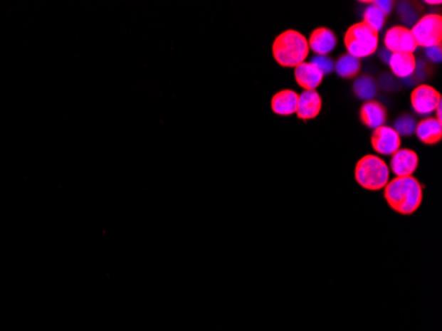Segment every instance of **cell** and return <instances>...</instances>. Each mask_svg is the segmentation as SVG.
<instances>
[{"mask_svg": "<svg viewBox=\"0 0 442 331\" xmlns=\"http://www.w3.org/2000/svg\"><path fill=\"white\" fill-rule=\"evenodd\" d=\"M386 20V14L372 3H371V6H368L367 9L364 10V14H363V23L372 31H375L377 33L384 28Z\"/></svg>", "mask_w": 442, "mask_h": 331, "instance_id": "d6986e66", "label": "cell"}, {"mask_svg": "<svg viewBox=\"0 0 442 331\" xmlns=\"http://www.w3.org/2000/svg\"><path fill=\"white\" fill-rule=\"evenodd\" d=\"M417 167H419L417 154L409 149H400L391 158L389 171H392L397 178H403V177H414Z\"/></svg>", "mask_w": 442, "mask_h": 331, "instance_id": "9c48e42d", "label": "cell"}, {"mask_svg": "<svg viewBox=\"0 0 442 331\" xmlns=\"http://www.w3.org/2000/svg\"><path fill=\"white\" fill-rule=\"evenodd\" d=\"M300 95L292 89H283L272 98V110L278 115H292L297 113Z\"/></svg>", "mask_w": 442, "mask_h": 331, "instance_id": "5bb4252c", "label": "cell"}, {"mask_svg": "<svg viewBox=\"0 0 442 331\" xmlns=\"http://www.w3.org/2000/svg\"><path fill=\"white\" fill-rule=\"evenodd\" d=\"M416 120H414V117H411V115H408V114H404V115H401V117H399L397 120L395 121V132L401 137H409V135H412L414 134V130H416Z\"/></svg>", "mask_w": 442, "mask_h": 331, "instance_id": "ffe728a7", "label": "cell"}, {"mask_svg": "<svg viewBox=\"0 0 442 331\" xmlns=\"http://www.w3.org/2000/svg\"><path fill=\"white\" fill-rule=\"evenodd\" d=\"M417 47H441L442 16L440 14H428L414 23L411 29Z\"/></svg>", "mask_w": 442, "mask_h": 331, "instance_id": "5b68a950", "label": "cell"}, {"mask_svg": "<svg viewBox=\"0 0 442 331\" xmlns=\"http://www.w3.org/2000/svg\"><path fill=\"white\" fill-rule=\"evenodd\" d=\"M371 145L377 154L392 157L397 150H400L401 137L395 132L394 127L384 125L374 130L371 137Z\"/></svg>", "mask_w": 442, "mask_h": 331, "instance_id": "ba28073f", "label": "cell"}, {"mask_svg": "<svg viewBox=\"0 0 442 331\" xmlns=\"http://www.w3.org/2000/svg\"><path fill=\"white\" fill-rule=\"evenodd\" d=\"M389 167L377 155H366L355 167V180L360 187L369 191L384 189L389 182Z\"/></svg>", "mask_w": 442, "mask_h": 331, "instance_id": "3957f363", "label": "cell"}, {"mask_svg": "<svg viewBox=\"0 0 442 331\" xmlns=\"http://www.w3.org/2000/svg\"><path fill=\"white\" fill-rule=\"evenodd\" d=\"M399 11H400V14H401V18H404L405 20L406 19V16H409V18H408V23H414V19H416V15H412V10L409 9L408 3H401Z\"/></svg>", "mask_w": 442, "mask_h": 331, "instance_id": "cb8c5ba5", "label": "cell"}, {"mask_svg": "<svg viewBox=\"0 0 442 331\" xmlns=\"http://www.w3.org/2000/svg\"><path fill=\"white\" fill-rule=\"evenodd\" d=\"M372 4H375L377 7L383 11L386 16L394 10V1L391 0H377V1H372Z\"/></svg>", "mask_w": 442, "mask_h": 331, "instance_id": "603a6c76", "label": "cell"}, {"mask_svg": "<svg viewBox=\"0 0 442 331\" xmlns=\"http://www.w3.org/2000/svg\"><path fill=\"white\" fill-rule=\"evenodd\" d=\"M322 109V97L317 90H305L298 97L297 115L302 121L317 118Z\"/></svg>", "mask_w": 442, "mask_h": 331, "instance_id": "8fae6325", "label": "cell"}, {"mask_svg": "<svg viewBox=\"0 0 442 331\" xmlns=\"http://www.w3.org/2000/svg\"><path fill=\"white\" fill-rule=\"evenodd\" d=\"M309 43L301 32L288 29L274 40V60L283 68H297L309 56Z\"/></svg>", "mask_w": 442, "mask_h": 331, "instance_id": "7a4b0ae2", "label": "cell"}, {"mask_svg": "<svg viewBox=\"0 0 442 331\" xmlns=\"http://www.w3.org/2000/svg\"><path fill=\"white\" fill-rule=\"evenodd\" d=\"M441 103V93L431 85H419L411 95V105L419 115L434 113V110Z\"/></svg>", "mask_w": 442, "mask_h": 331, "instance_id": "8992f818", "label": "cell"}, {"mask_svg": "<svg viewBox=\"0 0 442 331\" xmlns=\"http://www.w3.org/2000/svg\"><path fill=\"white\" fill-rule=\"evenodd\" d=\"M384 198L388 206L397 214L403 216L414 215L423 203V184L414 177H396L386 183Z\"/></svg>", "mask_w": 442, "mask_h": 331, "instance_id": "6da1fadb", "label": "cell"}, {"mask_svg": "<svg viewBox=\"0 0 442 331\" xmlns=\"http://www.w3.org/2000/svg\"><path fill=\"white\" fill-rule=\"evenodd\" d=\"M360 121L364 123L369 129H377L384 126L386 122V110L384 105L380 104L379 101H367L362 105L360 112H359Z\"/></svg>", "mask_w": 442, "mask_h": 331, "instance_id": "7c38bea8", "label": "cell"}, {"mask_svg": "<svg viewBox=\"0 0 442 331\" xmlns=\"http://www.w3.org/2000/svg\"><path fill=\"white\" fill-rule=\"evenodd\" d=\"M442 103L441 104L438 105V106H437V109H436V110H434V112H436V120H437V121H438V122H441L442 123Z\"/></svg>", "mask_w": 442, "mask_h": 331, "instance_id": "484cf974", "label": "cell"}, {"mask_svg": "<svg viewBox=\"0 0 442 331\" xmlns=\"http://www.w3.org/2000/svg\"><path fill=\"white\" fill-rule=\"evenodd\" d=\"M391 56H392V53H391L388 49H386V48L380 51V58H383V61L386 63V64L389 63V58H391Z\"/></svg>", "mask_w": 442, "mask_h": 331, "instance_id": "d4e9b609", "label": "cell"}, {"mask_svg": "<svg viewBox=\"0 0 442 331\" xmlns=\"http://www.w3.org/2000/svg\"><path fill=\"white\" fill-rule=\"evenodd\" d=\"M354 93L358 97L359 100L363 101H372L377 93V86L375 80L372 77L363 76L359 77L354 83Z\"/></svg>", "mask_w": 442, "mask_h": 331, "instance_id": "ac0fdd59", "label": "cell"}, {"mask_svg": "<svg viewBox=\"0 0 442 331\" xmlns=\"http://www.w3.org/2000/svg\"><path fill=\"white\" fill-rule=\"evenodd\" d=\"M384 46L391 53H414L417 49L411 29L404 26H395L386 31Z\"/></svg>", "mask_w": 442, "mask_h": 331, "instance_id": "52a82bcc", "label": "cell"}, {"mask_svg": "<svg viewBox=\"0 0 442 331\" xmlns=\"http://www.w3.org/2000/svg\"><path fill=\"white\" fill-rule=\"evenodd\" d=\"M307 43L315 56H327L337 47L338 40L331 29L320 27L311 32Z\"/></svg>", "mask_w": 442, "mask_h": 331, "instance_id": "30bf717a", "label": "cell"}, {"mask_svg": "<svg viewBox=\"0 0 442 331\" xmlns=\"http://www.w3.org/2000/svg\"><path fill=\"white\" fill-rule=\"evenodd\" d=\"M425 56L428 57L434 64L441 63L442 49L441 47H431L425 49Z\"/></svg>", "mask_w": 442, "mask_h": 331, "instance_id": "7402d4cb", "label": "cell"}, {"mask_svg": "<svg viewBox=\"0 0 442 331\" xmlns=\"http://www.w3.org/2000/svg\"><path fill=\"white\" fill-rule=\"evenodd\" d=\"M362 69V64H360V60L355 58V57L349 56L348 53L346 55H342L339 57L338 61L334 63V70L337 72L340 78H355L358 76L359 72Z\"/></svg>", "mask_w": 442, "mask_h": 331, "instance_id": "e0dca14e", "label": "cell"}, {"mask_svg": "<svg viewBox=\"0 0 442 331\" xmlns=\"http://www.w3.org/2000/svg\"><path fill=\"white\" fill-rule=\"evenodd\" d=\"M425 4H431V6H440V4H441V1H440V0H437V1L426 0V1H425Z\"/></svg>", "mask_w": 442, "mask_h": 331, "instance_id": "4316f807", "label": "cell"}, {"mask_svg": "<svg viewBox=\"0 0 442 331\" xmlns=\"http://www.w3.org/2000/svg\"><path fill=\"white\" fill-rule=\"evenodd\" d=\"M344 46L349 56L364 58L374 55L379 47V33L363 21L351 26L344 35Z\"/></svg>", "mask_w": 442, "mask_h": 331, "instance_id": "277c9868", "label": "cell"}, {"mask_svg": "<svg viewBox=\"0 0 442 331\" xmlns=\"http://www.w3.org/2000/svg\"><path fill=\"white\" fill-rule=\"evenodd\" d=\"M414 132L425 145H437L442 138V123L436 118H425L416 125Z\"/></svg>", "mask_w": 442, "mask_h": 331, "instance_id": "2e32d148", "label": "cell"}, {"mask_svg": "<svg viewBox=\"0 0 442 331\" xmlns=\"http://www.w3.org/2000/svg\"><path fill=\"white\" fill-rule=\"evenodd\" d=\"M312 65L317 66L320 72L325 75H330L334 72V61L329 56H314L310 61Z\"/></svg>", "mask_w": 442, "mask_h": 331, "instance_id": "44dd1931", "label": "cell"}, {"mask_svg": "<svg viewBox=\"0 0 442 331\" xmlns=\"http://www.w3.org/2000/svg\"><path fill=\"white\" fill-rule=\"evenodd\" d=\"M388 65L396 77L408 78L414 76L417 68V60L414 53H392Z\"/></svg>", "mask_w": 442, "mask_h": 331, "instance_id": "9a60e30c", "label": "cell"}, {"mask_svg": "<svg viewBox=\"0 0 442 331\" xmlns=\"http://www.w3.org/2000/svg\"><path fill=\"white\" fill-rule=\"evenodd\" d=\"M297 84L305 90H315L323 81V73L311 63H302L294 70Z\"/></svg>", "mask_w": 442, "mask_h": 331, "instance_id": "4fadbf2b", "label": "cell"}]
</instances>
